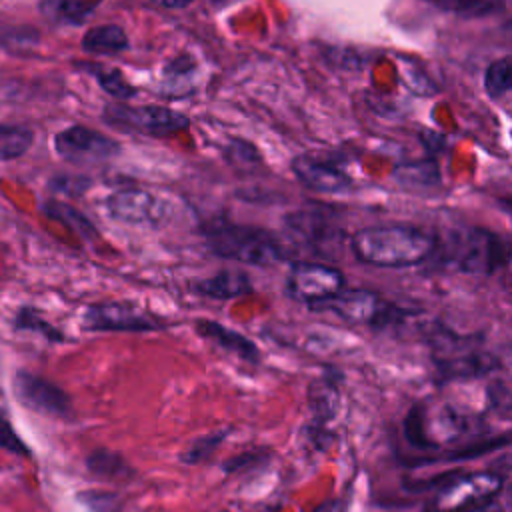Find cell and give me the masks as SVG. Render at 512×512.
I'll return each instance as SVG.
<instances>
[{
	"mask_svg": "<svg viewBox=\"0 0 512 512\" xmlns=\"http://www.w3.org/2000/svg\"><path fill=\"white\" fill-rule=\"evenodd\" d=\"M350 246L354 256L364 264L404 268L430 258L436 250V240L416 226L386 224L358 230Z\"/></svg>",
	"mask_w": 512,
	"mask_h": 512,
	"instance_id": "cell-1",
	"label": "cell"
},
{
	"mask_svg": "<svg viewBox=\"0 0 512 512\" xmlns=\"http://www.w3.org/2000/svg\"><path fill=\"white\" fill-rule=\"evenodd\" d=\"M0 446L12 452H24L26 446L22 444V440L16 436L14 428L10 426V422L4 418V414L0 412Z\"/></svg>",
	"mask_w": 512,
	"mask_h": 512,
	"instance_id": "cell-26",
	"label": "cell"
},
{
	"mask_svg": "<svg viewBox=\"0 0 512 512\" xmlns=\"http://www.w3.org/2000/svg\"><path fill=\"white\" fill-rule=\"evenodd\" d=\"M224 438H226V432H212V434H206V436L194 440L186 448V452L180 456L182 462H186V464H200V462L208 460L216 452V448L220 446V442Z\"/></svg>",
	"mask_w": 512,
	"mask_h": 512,
	"instance_id": "cell-22",
	"label": "cell"
},
{
	"mask_svg": "<svg viewBox=\"0 0 512 512\" xmlns=\"http://www.w3.org/2000/svg\"><path fill=\"white\" fill-rule=\"evenodd\" d=\"M512 88V62L508 56L494 60L484 72V90L490 98L498 100Z\"/></svg>",
	"mask_w": 512,
	"mask_h": 512,
	"instance_id": "cell-18",
	"label": "cell"
},
{
	"mask_svg": "<svg viewBox=\"0 0 512 512\" xmlns=\"http://www.w3.org/2000/svg\"><path fill=\"white\" fill-rule=\"evenodd\" d=\"M106 124L120 130H134L150 136H166L188 128V116L166 108V106H130V104H108L102 112Z\"/></svg>",
	"mask_w": 512,
	"mask_h": 512,
	"instance_id": "cell-5",
	"label": "cell"
},
{
	"mask_svg": "<svg viewBox=\"0 0 512 512\" xmlns=\"http://www.w3.org/2000/svg\"><path fill=\"white\" fill-rule=\"evenodd\" d=\"M88 468L94 474L106 476V478H128L130 476V466L118 454H112L108 450H96L88 458Z\"/></svg>",
	"mask_w": 512,
	"mask_h": 512,
	"instance_id": "cell-21",
	"label": "cell"
},
{
	"mask_svg": "<svg viewBox=\"0 0 512 512\" xmlns=\"http://www.w3.org/2000/svg\"><path fill=\"white\" fill-rule=\"evenodd\" d=\"M42 8L54 18L70 24H80L92 10L88 0H46Z\"/></svg>",
	"mask_w": 512,
	"mask_h": 512,
	"instance_id": "cell-19",
	"label": "cell"
},
{
	"mask_svg": "<svg viewBox=\"0 0 512 512\" xmlns=\"http://www.w3.org/2000/svg\"><path fill=\"white\" fill-rule=\"evenodd\" d=\"M152 2L162 8H168V10H178V8L188 6L192 0H152Z\"/></svg>",
	"mask_w": 512,
	"mask_h": 512,
	"instance_id": "cell-27",
	"label": "cell"
},
{
	"mask_svg": "<svg viewBox=\"0 0 512 512\" xmlns=\"http://www.w3.org/2000/svg\"><path fill=\"white\" fill-rule=\"evenodd\" d=\"M14 392L18 400L42 414L50 416H68L70 414V398L60 390L56 384L28 374V372H18L14 376Z\"/></svg>",
	"mask_w": 512,
	"mask_h": 512,
	"instance_id": "cell-11",
	"label": "cell"
},
{
	"mask_svg": "<svg viewBox=\"0 0 512 512\" xmlns=\"http://www.w3.org/2000/svg\"><path fill=\"white\" fill-rule=\"evenodd\" d=\"M98 72L96 74V80L100 84V88L110 94L114 100L118 102H126L130 100L132 96H136V88L122 76V72L118 68H96Z\"/></svg>",
	"mask_w": 512,
	"mask_h": 512,
	"instance_id": "cell-20",
	"label": "cell"
},
{
	"mask_svg": "<svg viewBox=\"0 0 512 512\" xmlns=\"http://www.w3.org/2000/svg\"><path fill=\"white\" fill-rule=\"evenodd\" d=\"M206 242L216 256L242 264L266 266L286 258L278 238L254 226L218 222L206 230Z\"/></svg>",
	"mask_w": 512,
	"mask_h": 512,
	"instance_id": "cell-2",
	"label": "cell"
},
{
	"mask_svg": "<svg viewBox=\"0 0 512 512\" xmlns=\"http://www.w3.org/2000/svg\"><path fill=\"white\" fill-rule=\"evenodd\" d=\"M34 142V132L18 124H0V158L14 160L24 156Z\"/></svg>",
	"mask_w": 512,
	"mask_h": 512,
	"instance_id": "cell-17",
	"label": "cell"
},
{
	"mask_svg": "<svg viewBox=\"0 0 512 512\" xmlns=\"http://www.w3.org/2000/svg\"><path fill=\"white\" fill-rule=\"evenodd\" d=\"M194 290L208 298H236L252 292L250 276L240 270H220L218 274L194 284Z\"/></svg>",
	"mask_w": 512,
	"mask_h": 512,
	"instance_id": "cell-14",
	"label": "cell"
},
{
	"mask_svg": "<svg viewBox=\"0 0 512 512\" xmlns=\"http://www.w3.org/2000/svg\"><path fill=\"white\" fill-rule=\"evenodd\" d=\"M44 212H46L48 216H52V218H56V220H60V222L72 226L74 230H80L82 234H90V232H92L90 222H88L80 212H76L74 208H70V206L62 204V202H56V200L48 202V204L44 206Z\"/></svg>",
	"mask_w": 512,
	"mask_h": 512,
	"instance_id": "cell-24",
	"label": "cell"
},
{
	"mask_svg": "<svg viewBox=\"0 0 512 512\" xmlns=\"http://www.w3.org/2000/svg\"><path fill=\"white\" fill-rule=\"evenodd\" d=\"M442 10L460 16H484L498 8V0H434Z\"/></svg>",
	"mask_w": 512,
	"mask_h": 512,
	"instance_id": "cell-23",
	"label": "cell"
},
{
	"mask_svg": "<svg viewBox=\"0 0 512 512\" xmlns=\"http://www.w3.org/2000/svg\"><path fill=\"white\" fill-rule=\"evenodd\" d=\"M448 262L466 274H492L508 262V242L496 232L470 228L452 236Z\"/></svg>",
	"mask_w": 512,
	"mask_h": 512,
	"instance_id": "cell-3",
	"label": "cell"
},
{
	"mask_svg": "<svg viewBox=\"0 0 512 512\" xmlns=\"http://www.w3.org/2000/svg\"><path fill=\"white\" fill-rule=\"evenodd\" d=\"M320 308L332 310L346 322L352 324H384L396 314V308L372 290H340L330 300L322 302Z\"/></svg>",
	"mask_w": 512,
	"mask_h": 512,
	"instance_id": "cell-8",
	"label": "cell"
},
{
	"mask_svg": "<svg viewBox=\"0 0 512 512\" xmlns=\"http://www.w3.org/2000/svg\"><path fill=\"white\" fill-rule=\"evenodd\" d=\"M502 490V476L496 472H472L444 484L428 512H478Z\"/></svg>",
	"mask_w": 512,
	"mask_h": 512,
	"instance_id": "cell-4",
	"label": "cell"
},
{
	"mask_svg": "<svg viewBox=\"0 0 512 512\" xmlns=\"http://www.w3.org/2000/svg\"><path fill=\"white\" fill-rule=\"evenodd\" d=\"M108 214L132 226H160L170 218V206L140 188H124L106 198Z\"/></svg>",
	"mask_w": 512,
	"mask_h": 512,
	"instance_id": "cell-7",
	"label": "cell"
},
{
	"mask_svg": "<svg viewBox=\"0 0 512 512\" xmlns=\"http://www.w3.org/2000/svg\"><path fill=\"white\" fill-rule=\"evenodd\" d=\"M88 186H90V180L82 178V176H60V178L52 180V188L58 192H64L68 196H78Z\"/></svg>",
	"mask_w": 512,
	"mask_h": 512,
	"instance_id": "cell-25",
	"label": "cell"
},
{
	"mask_svg": "<svg viewBox=\"0 0 512 512\" xmlns=\"http://www.w3.org/2000/svg\"><path fill=\"white\" fill-rule=\"evenodd\" d=\"M292 172L306 188L320 194H348L354 184L340 168L306 154L292 160Z\"/></svg>",
	"mask_w": 512,
	"mask_h": 512,
	"instance_id": "cell-12",
	"label": "cell"
},
{
	"mask_svg": "<svg viewBox=\"0 0 512 512\" xmlns=\"http://www.w3.org/2000/svg\"><path fill=\"white\" fill-rule=\"evenodd\" d=\"M54 148L70 162H100L120 152L116 140L86 126H70L58 132L54 136Z\"/></svg>",
	"mask_w": 512,
	"mask_h": 512,
	"instance_id": "cell-10",
	"label": "cell"
},
{
	"mask_svg": "<svg viewBox=\"0 0 512 512\" xmlns=\"http://www.w3.org/2000/svg\"><path fill=\"white\" fill-rule=\"evenodd\" d=\"M196 330L212 340L214 344H218L220 348H224L226 352L230 354H236L238 358L246 360V362H256L258 360V348L252 340H248L244 334L228 328V326H222L214 320H200L196 324Z\"/></svg>",
	"mask_w": 512,
	"mask_h": 512,
	"instance_id": "cell-13",
	"label": "cell"
},
{
	"mask_svg": "<svg viewBox=\"0 0 512 512\" xmlns=\"http://www.w3.org/2000/svg\"><path fill=\"white\" fill-rule=\"evenodd\" d=\"M128 48V36L118 24L90 28L82 36V50L90 54H116Z\"/></svg>",
	"mask_w": 512,
	"mask_h": 512,
	"instance_id": "cell-15",
	"label": "cell"
},
{
	"mask_svg": "<svg viewBox=\"0 0 512 512\" xmlns=\"http://www.w3.org/2000/svg\"><path fill=\"white\" fill-rule=\"evenodd\" d=\"M392 176L404 188H432L440 184V170L434 160H414L398 164Z\"/></svg>",
	"mask_w": 512,
	"mask_h": 512,
	"instance_id": "cell-16",
	"label": "cell"
},
{
	"mask_svg": "<svg viewBox=\"0 0 512 512\" xmlns=\"http://www.w3.org/2000/svg\"><path fill=\"white\" fill-rule=\"evenodd\" d=\"M340 290H344V274L326 264H294L286 278V294L314 308L336 296Z\"/></svg>",
	"mask_w": 512,
	"mask_h": 512,
	"instance_id": "cell-6",
	"label": "cell"
},
{
	"mask_svg": "<svg viewBox=\"0 0 512 512\" xmlns=\"http://www.w3.org/2000/svg\"><path fill=\"white\" fill-rule=\"evenodd\" d=\"M82 322L88 330L98 332H146L160 326L154 316L124 302L92 304L86 308Z\"/></svg>",
	"mask_w": 512,
	"mask_h": 512,
	"instance_id": "cell-9",
	"label": "cell"
}]
</instances>
